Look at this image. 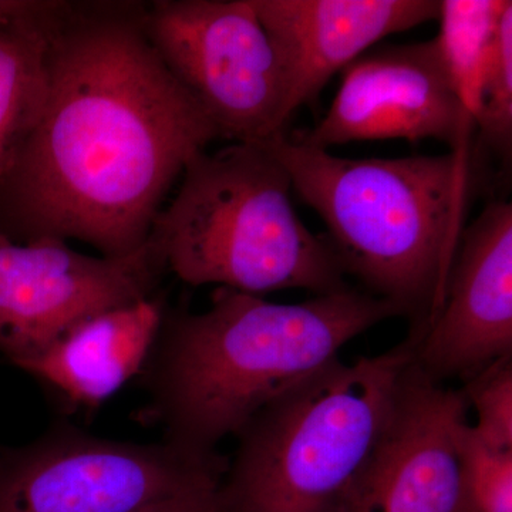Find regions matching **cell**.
<instances>
[{"mask_svg":"<svg viewBox=\"0 0 512 512\" xmlns=\"http://www.w3.org/2000/svg\"><path fill=\"white\" fill-rule=\"evenodd\" d=\"M137 2H63L47 94L0 177V234L133 254L165 198L220 131L165 67Z\"/></svg>","mask_w":512,"mask_h":512,"instance_id":"1","label":"cell"},{"mask_svg":"<svg viewBox=\"0 0 512 512\" xmlns=\"http://www.w3.org/2000/svg\"><path fill=\"white\" fill-rule=\"evenodd\" d=\"M396 316L403 312L392 302L353 288L299 303L217 288L207 311H164L138 375L144 416L163 427L168 443L217 453L266 404Z\"/></svg>","mask_w":512,"mask_h":512,"instance_id":"2","label":"cell"},{"mask_svg":"<svg viewBox=\"0 0 512 512\" xmlns=\"http://www.w3.org/2000/svg\"><path fill=\"white\" fill-rule=\"evenodd\" d=\"M318 212L345 275L421 330L436 315L474 184L473 150L345 158L282 133L264 141Z\"/></svg>","mask_w":512,"mask_h":512,"instance_id":"3","label":"cell"},{"mask_svg":"<svg viewBox=\"0 0 512 512\" xmlns=\"http://www.w3.org/2000/svg\"><path fill=\"white\" fill-rule=\"evenodd\" d=\"M292 183L265 143L201 153L181 175L150 238L167 269L192 286L261 293L350 288L329 239L296 214Z\"/></svg>","mask_w":512,"mask_h":512,"instance_id":"4","label":"cell"},{"mask_svg":"<svg viewBox=\"0 0 512 512\" xmlns=\"http://www.w3.org/2000/svg\"><path fill=\"white\" fill-rule=\"evenodd\" d=\"M416 336L353 363L335 359L245 424L218 512H338L379 443Z\"/></svg>","mask_w":512,"mask_h":512,"instance_id":"5","label":"cell"},{"mask_svg":"<svg viewBox=\"0 0 512 512\" xmlns=\"http://www.w3.org/2000/svg\"><path fill=\"white\" fill-rule=\"evenodd\" d=\"M227 463L165 440L103 439L57 423L23 446L0 444V512H140L221 480Z\"/></svg>","mask_w":512,"mask_h":512,"instance_id":"6","label":"cell"},{"mask_svg":"<svg viewBox=\"0 0 512 512\" xmlns=\"http://www.w3.org/2000/svg\"><path fill=\"white\" fill-rule=\"evenodd\" d=\"M146 32L221 138L264 143L285 133L284 73L251 0H158Z\"/></svg>","mask_w":512,"mask_h":512,"instance_id":"7","label":"cell"},{"mask_svg":"<svg viewBox=\"0 0 512 512\" xmlns=\"http://www.w3.org/2000/svg\"><path fill=\"white\" fill-rule=\"evenodd\" d=\"M167 271L148 238L133 254H82L66 241L0 234V353L22 362L99 313L153 298Z\"/></svg>","mask_w":512,"mask_h":512,"instance_id":"8","label":"cell"},{"mask_svg":"<svg viewBox=\"0 0 512 512\" xmlns=\"http://www.w3.org/2000/svg\"><path fill=\"white\" fill-rule=\"evenodd\" d=\"M474 133L476 121L458 99L434 37L372 47L357 57L343 70L328 113L295 137L320 150L355 141L434 138L451 151H468Z\"/></svg>","mask_w":512,"mask_h":512,"instance_id":"9","label":"cell"},{"mask_svg":"<svg viewBox=\"0 0 512 512\" xmlns=\"http://www.w3.org/2000/svg\"><path fill=\"white\" fill-rule=\"evenodd\" d=\"M467 409L463 392L430 379L413 360L338 512H466L460 431Z\"/></svg>","mask_w":512,"mask_h":512,"instance_id":"10","label":"cell"},{"mask_svg":"<svg viewBox=\"0 0 512 512\" xmlns=\"http://www.w3.org/2000/svg\"><path fill=\"white\" fill-rule=\"evenodd\" d=\"M416 336L414 363L430 379H463L512 356V204L493 201L464 228L443 302Z\"/></svg>","mask_w":512,"mask_h":512,"instance_id":"11","label":"cell"},{"mask_svg":"<svg viewBox=\"0 0 512 512\" xmlns=\"http://www.w3.org/2000/svg\"><path fill=\"white\" fill-rule=\"evenodd\" d=\"M251 5L281 62L288 121L380 40L439 18L437 0H251Z\"/></svg>","mask_w":512,"mask_h":512,"instance_id":"12","label":"cell"},{"mask_svg":"<svg viewBox=\"0 0 512 512\" xmlns=\"http://www.w3.org/2000/svg\"><path fill=\"white\" fill-rule=\"evenodd\" d=\"M163 315L156 296L99 313L15 366L69 412H93L140 375Z\"/></svg>","mask_w":512,"mask_h":512,"instance_id":"13","label":"cell"},{"mask_svg":"<svg viewBox=\"0 0 512 512\" xmlns=\"http://www.w3.org/2000/svg\"><path fill=\"white\" fill-rule=\"evenodd\" d=\"M63 2H0V177L47 94L50 30Z\"/></svg>","mask_w":512,"mask_h":512,"instance_id":"14","label":"cell"},{"mask_svg":"<svg viewBox=\"0 0 512 512\" xmlns=\"http://www.w3.org/2000/svg\"><path fill=\"white\" fill-rule=\"evenodd\" d=\"M510 0H439L441 55L464 110L476 120L491 40Z\"/></svg>","mask_w":512,"mask_h":512,"instance_id":"15","label":"cell"},{"mask_svg":"<svg viewBox=\"0 0 512 512\" xmlns=\"http://www.w3.org/2000/svg\"><path fill=\"white\" fill-rule=\"evenodd\" d=\"M477 133L481 144L494 151L504 163L512 148V2L498 22L488 49L480 97Z\"/></svg>","mask_w":512,"mask_h":512,"instance_id":"16","label":"cell"},{"mask_svg":"<svg viewBox=\"0 0 512 512\" xmlns=\"http://www.w3.org/2000/svg\"><path fill=\"white\" fill-rule=\"evenodd\" d=\"M460 448L466 512H512V451L488 446L468 423Z\"/></svg>","mask_w":512,"mask_h":512,"instance_id":"17","label":"cell"},{"mask_svg":"<svg viewBox=\"0 0 512 512\" xmlns=\"http://www.w3.org/2000/svg\"><path fill=\"white\" fill-rule=\"evenodd\" d=\"M512 356L504 357L466 382L461 390L477 413V436L495 450L512 451Z\"/></svg>","mask_w":512,"mask_h":512,"instance_id":"18","label":"cell"},{"mask_svg":"<svg viewBox=\"0 0 512 512\" xmlns=\"http://www.w3.org/2000/svg\"><path fill=\"white\" fill-rule=\"evenodd\" d=\"M221 480L195 485L181 493L148 505L140 512H218V487Z\"/></svg>","mask_w":512,"mask_h":512,"instance_id":"19","label":"cell"}]
</instances>
